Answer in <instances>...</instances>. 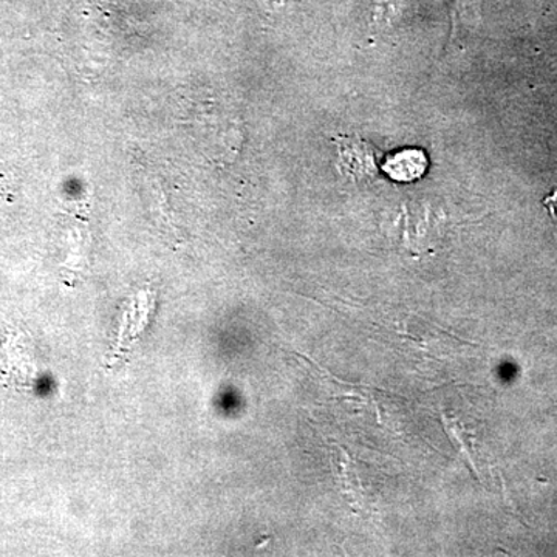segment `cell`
Instances as JSON below:
<instances>
[{"mask_svg": "<svg viewBox=\"0 0 557 557\" xmlns=\"http://www.w3.org/2000/svg\"><path fill=\"white\" fill-rule=\"evenodd\" d=\"M426 157L420 150H403L386 161L384 170L392 178L409 182L420 177L426 170Z\"/></svg>", "mask_w": 557, "mask_h": 557, "instance_id": "obj_1", "label": "cell"}, {"mask_svg": "<svg viewBox=\"0 0 557 557\" xmlns=\"http://www.w3.org/2000/svg\"><path fill=\"white\" fill-rule=\"evenodd\" d=\"M544 203L545 207L548 208L549 214H552L553 218H557V190H555V194H553V196L547 197Z\"/></svg>", "mask_w": 557, "mask_h": 557, "instance_id": "obj_2", "label": "cell"}]
</instances>
